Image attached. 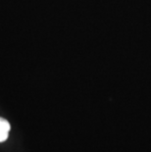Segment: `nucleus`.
<instances>
[{"label": "nucleus", "mask_w": 151, "mask_h": 152, "mask_svg": "<svg viewBox=\"0 0 151 152\" xmlns=\"http://www.w3.org/2000/svg\"><path fill=\"white\" fill-rule=\"evenodd\" d=\"M10 129V123L6 119L0 117V142L5 141L8 138Z\"/></svg>", "instance_id": "1"}]
</instances>
